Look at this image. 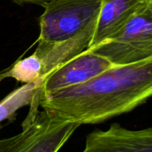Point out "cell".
<instances>
[{
  "mask_svg": "<svg viewBox=\"0 0 152 152\" xmlns=\"http://www.w3.org/2000/svg\"><path fill=\"white\" fill-rule=\"evenodd\" d=\"M82 152H152V127L131 130L114 123L88 134Z\"/></svg>",
  "mask_w": 152,
  "mask_h": 152,
  "instance_id": "cell-6",
  "label": "cell"
},
{
  "mask_svg": "<svg viewBox=\"0 0 152 152\" xmlns=\"http://www.w3.org/2000/svg\"><path fill=\"white\" fill-rule=\"evenodd\" d=\"M1 125L0 124V129H1Z\"/></svg>",
  "mask_w": 152,
  "mask_h": 152,
  "instance_id": "cell-12",
  "label": "cell"
},
{
  "mask_svg": "<svg viewBox=\"0 0 152 152\" xmlns=\"http://www.w3.org/2000/svg\"><path fill=\"white\" fill-rule=\"evenodd\" d=\"M13 1L17 3H30V4H38L43 7L46 3L48 2L50 0H13Z\"/></svg>",
  "mask_w": 152,
  "mask_h": 152,
  "instance_id": "cell-10",
  "label": "cell"
},
{
  "mask_svg": "<svg viewBox=\"0 0 152 152\" xmlns=\"http://www.w3.org/2000/svg\"><path fill=\"white\" fill-rule=\"evenodd\" d=\"M152 97V59L115 65L77 86L40 95L39 106L79 125L129 112Z\"/></svg>",
  "mask_w": 152,
  "mask_h": 152,
  "instance_id": "cell-1",
  "label": "cell"
},
{
  "mask_svg": "<svg viewBox=\"0 0 152 152\" xmlns=\"http://www.w3.org/2000/svg\"><path fill=\"white\" fill-rule=\"evenodd\" d=\"M80 125L43 109L26 117L18 134L0 140V152H58Z\"/></svg>",
  "mask_w": 152,
  "mask_h": 152,
  "instance_id": "cell-3",
  "label": "cell"
},
{
  "mask_svg": "<svg viewBox=\"0 0 152 152\" xmlns=\"http://www.w3.org/2000/svg\"><path fill=\"white\" fill-rule=\"evenodd\" d=\"M96 22L73 38L58 42H37L34 53L42 64L43 77L88 48Z\"/></svg>",
  "mask_w": 152,
  "mask_h": 152,
  "instance_id": "cell-8",
  "label": "cell"
},
{
  "mask_svg": "<svg viewBox=\"0 0 152 152\" xmlns=\"http://www.w3.org/2000/svg\"><path fill=\"white\" fill-rule=\"evenodd\" d=\"M3 74L4 78L11 77L25 84L44 80L42 64L34 53L16 61L8 70L3 71Z\"/></svg>",
  "mask_w": 152,
  "mask_h": 152,
  "instance_id": "cell-9",
  "label": "cell"
},
{
  "mask_svg": "<svg viewBox=\"0 0 152 152\" xmlns=\"http://www.w3.org/2000/svg\"><path fill=\"white\" fill-rule=\"evenodd\" d=\"M4 74H3V71H2V72L0 73V82H1L2 80H4Z\"/></svg>",
  "mask_w": 152,
  "mask_h": 152,
  "instance_id": "cell-11",
  "label": "cell"
},
{
  "mask_svg": "<svg viewBox=\"0 0 152 152\" xmlns=\"http://www.w3.org/2000/svg\"><path fill=\"white\" fill-rule=\"evenodd\" d=\"M101 0H50L39 18L37 42L69 39L96 21Z\"/></svg>",
  "mask_w": 152,
  "mask_h": 152,
  "instance_id": "cell-4",
  "label": "cell"
},
{
  "mask_svg": "<svg viewBox=\"0 0 152 152\" xmlns=\"http://www.w3.org/2000/svg\"><path fill=\"white\" fill-rule=\"evenodd\" d=\"M145 0H101L93 37L88 48L115 37Z\"/></svg>",
  "mask_w": 152,
  "mask_h": 152,
  "instance_id": "cell-7",
  "label": "cell"
},
{
  "mask_svg": "<svg viewBox=\"0 0 152 152\" xmlns=\"http://www.w3.org/2000/svg\"><path fill=\"white\" fill-rule=\"evenodd\" d=\"M89 50L115 65L152 59V0H145L115 37Z\"/></svg>",
  "mask_w": 152,
  "mask_h": 152,
  "instance_id": "cell-2",
  "label": "cell"
},
{
  "mask_svg": "<svg viewBox=\"0 0 152 152\" xmlns=\"http://www.w3.org/2000/svg\"><path fill=\"white\" fill-rule=\"evenodd\" d=\"M114 66L105 57L86 49L46 75L41 93H52L83 84Z\"/></svg>",
  "mask_w": 152,
  "mask_h": 152,
  "instance_id": "cell-5",
  "label": "cell"
}]
</instances>
